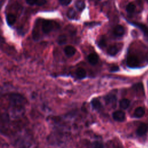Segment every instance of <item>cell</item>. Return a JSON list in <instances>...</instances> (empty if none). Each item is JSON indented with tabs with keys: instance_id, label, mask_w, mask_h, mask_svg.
<instances>
[{
	"instance_id": "cell-1",
	"label": "cell",
	"mask_w": 148,
	"mask_h": 148,
	"mask_svg": "<svg viewBox=\"0 0 148 148\" xmlns=\"http://www.w3.org/2000/svg\"><path fill=\"white\" fill-rule=\"evenodd\" d=\"M139 60L136 56L131 55L128 56L127 58V65L129 68H136L139 65Z\"/></svg>"
},
{
	"instance_id": "cell-2",
	"label": "cell",
	"mask_w": 148,
	"mask_h": 148,
	"mask_svg": "<svg viewBox=\"0 0 148 148\" xmlns=\"http://www.w3.org/2000/svg\"><path fill=\"white\" fill-rule=\"evenodd\" d=\"M53 28V25L51 21L49 20H45L42 23V29L44 33L47 34L50 32Z\"/></svg>"
},
{
	"instance_id": "cell-3",
	"label": "cell",
	"mask_w": 148,
	"mask_h": 148,
	"mask_svg": "<svg viewBox=\"0 0 148 148\" xmlns=\"http://www.w3.org/2000/svg\"><path fill=\"white\" fill-rule=\"evenodd\" d=\"M113 118L114 120L117 121H123L125 120V113L121 110L115 111L113 113Z\"/></svg>"
},
{
	"instance_id": "cell-4",
	"label": "cell",
	"mask_w": 148,
	"mask_h": 148,
	"mask_svg": "<svg viewBox=\"0 0 148 148\" xmlns=\"http://www.w3.org/2000/svg\"><path fill=\"white\" fill-rule=\"evenodd\" d=\"M105 100L107 105L112 107L116 106V97L114 95H108L105 97Z\"/></svg>"
},
{
	"instance_id": "cell-5",
	"label": "cell",
	"mask_w": 148,
	"mask_h": 148,
	"mask_svg": "<svg viewBox=\"0 0 148 148\" xmlns=\"http://www.w3.org/2000/svg\"><path fill=\"white\" fill-rule=\"evenodd\" d=\"M147 130H148L147 125L145 124L142 123L140 124V125L138 127L136 130V134L139 136H143L146 133V132L147 131Z\"/></svg>"
},
{
	"instance_id": "cell-6",
	"label": "cell",
	"mask_w": 148,
	"mask_h": 148,
	"mask_svg": "<svg viewBox=\"0 0 148 148\" xmlns=\"http://www.w3.org/2000/svg\"><path fill=\"white\" fill-rule=\"evenodd\" d=\"M124 32H125L124 28L121 25H117L114 28L113 33L114 35L117 36H122L124 35Z\"/></svg>"
},
{
	"instance_id": "cell-7",
	"label": "cell",
	"mask_w": 148,
	"mask_h": 148,
	"mask_svg": "<svg viewBox=\"0 0 148 148\" xmlns=\"http://www.w3.org/2000/svg\"><path fill=\"white\" fill-rule=\"evenodd\" d=\"M64 53L67 57H71L75 54L76 49L72 46H67L64 48Z\"/></svg>"
},
{
	"instance_id": "cell-8",
	"label": "cell",
	"mask_w": 148,
	"mask_h": 148,
	"mask_svg": "<svg viewBox=\"0 0 148 148\" xmlns=\"http://www.w3.org/2000/svg\"><path fill=\"white\" fill-rule=\"evenodd\" d=\"M87 59L90 64L95 65L98 61V56L95 53H91L88 56Z\"/></svg>"
},
{
	"instance_id": "cell-9",
	"label": "cell",
	"mask_w": 148,
	"mask_h": 148,
	"mask_svg": "<svg viewBox=\"0 0 148 148\" xmlns=\"http://www.w3.org/2000/svg\"><path fill=\"white\" fill-rule=\"evenodd\" d=\"M145 109L141 106H139L135 110L134 113V116L135 117L140 118L145 114Z\"/></svg>"
},
{
	"instance_id": "cell-10",
	"label": "cell",
	"mask_w": 148,
	"mask_h": 148,
	"mask_svg": "<svg viewBox=\"0 0 148 148\" xmlns=\"http://www.w3.org/2000/svg\"><path fill=\"white\" fill-rule=\"evenodd\" d=\"M6 20V22L9 25H12L15 23V22L16 21V17L13 14L10 13V14H7Z\"/></svg>"
},
{
	"instance_id": "cell-11",
	"label": "cell",
	"mask_w": 148,
	"mask_h": 148,
	"mask_svg": "<svg viewBox=\"0 0 148 148\" xmlns=\"http://www.w3.org/2000/svg\"><path fill=\"white\" fill-rule=\"evenodd\" d=\"M134 25H135L136 27H138L139 29L142 30V31L144 33V34L148 36V27L144 24L138 23H133Z\"/></svg>"
},
{
	"instance_id": "cell-12",
	"label": "cell",
	"mask_w": 148,
	"mask_h": 148,
	"mask_svg": "<svg viewBox=\"0 0 148 148\" xmlns=\"http://www.w3.org/2000/svg\"><path fill=\"white\" fill-rule=\"evenodd\" d=\"M130 100L128 99H126V98L121 99L119 102L120 107L123 109H125L128 108L130 106Z\"/></svg>"
},
{
	"instance_id": "cell-13",
	"label": "cell",
	"mask_w": 148,
	"mask_h": 148,
	"mask_svg": "<svg viewBox=\"0 0 148 148\" xmlns=\"http://www.w3.org/2000/svg\"><path fill=\"white\" fill-rule=\"evenodd\" d=\"M76 74L79 79H83L86 76V71L83 68H79L76 70Z\"/></svg>"
},
{
	"instance_id": "cell-14",
	"label": "cell",
	"mask_w": 148,
	"mask_h": 148,
	"mask_svg": "<svg viewBox=\"0 0 148 148\" xmlns=\"http://www.w3.org/2000/svg\"><path fill=\"white\" fill-rule=\"evenodd\" d=\"M91 105L92 106V107L97 110L100 109L102 108V105L101 103L100 102V101L98 99H93L91 101Z\"/></svg>"
},
{
	"instance_id": "cell-15",
	"label": "cell",
	"mask_w": 148,
	"mask_h": 148,
	"mask_svg": "<svg viewBox=\"0 0 148 148\" xmlns=\"http://www.w3.org/2000/svg\"><path fill=\"white\" fill-rule=\"evenodd\" d=\"M76 9L79 11H82L85 8V3L82 0H77L75 2Z\"/></svg>"
},
{
	"instance_id": "cell-16",
	"label": "cell",
	"mask_w": 148,
	"mask_h": 148,
	"mask_svg": "<svg viewBox=\"0 0 148 148\" xmlns=\"http://www.w3.org/2000/svg\"><path fill=\"white\" fill-rule=\"evenodd\" d=\"M117 51H118L117 47L116 46H113V45L110 46L108 50V54L112 56H115L117 53Z\"/></svg>"
},
{
	"instance_id": "cell-17",
	"label": "cell",
	"mask_w": 148,
	"mask_h": 148,
	"mask_svg": "<svg viewBox=\"0 0 148 148\" xmlns=\"http://www.w3.org/2000/svg\"><path fill=\"white\" fill-rule=\"evenodd\" d=\"M135 9V6L132 3H129L126 6V10L129 13H132Z\"/></svg>"
},
{
	"instance_id": "cell-18",
	"label": "cell",
	"mask_w": 148,
	"mask_h": 148,
	"mask_svg": "<svg viewBox=\"0 0 148 148\" xmlns=\"http://www.w3.org/2000/svg\"><path fill=\"white\" fill-rule=\"evenodd\" d=\"M66 42V36L65 35H61L58 38V43L60 45H63Z\"/></svg>"
},
{
	"instance_id": "cell-19",
	"label": "cell",
	"mask_w": 148,
	"mask_h": 148,
	"mask_svg": "<svg viewBox=\"0 0 148 148\" xmlns=\"http://www.w3.org/2000/svg\"><path fill=\"white\" fill-rule=\"evenodd\" d=\"M67 16L71 19L75 17V11L73 9H69L67 12Z\"/></svg>"
},
{
	"instance_id": "cell-20",
	"label": "cell",
	"mask_w": 148,
	"mask_h": 148,
	"mask_svg": "<svg viewBox=\"0 0 148 148\" xmlns=\"http://www.w3.org/2000/svg\"><path fill=\"white\" fill-rule=\"evenodd\" d=\"M92 148H103V145L99 142H95L92 145Z\"/></svg>"
},
{
	"instance_id": "cell-21",
	"label": "cell",
	"mask_w": 148,
	"mask_h": 148,
	"mask_svg": "<svg viewBox=\"0 0 148 148\" xmlns=\"http://www.w3.org/2000/svg\"><path fill=\"white\" fill-rule=\"evenodd\" d=\"M99 46L101 47H103L106 46V39H105V38H102L100 39L99 41Z\"/></svg>"
},
{
	"instance_id": "cell-22",
	"label": "cell",
	"mask_w": 148,
	"mask_h": 148,
	"mask_svg": "<svg viewBox=\"0 0 148 148\" xmlns=\"http://www.w3.org/2000/svg\"><path fill=\"white\" fill-rule=\"evenodd\" d=\"M60 3L62 6H67L71 2V0H59Z\"/></svg>"
},
{
	"instance_id": "cell-23",
	"label": "cell",
	"mask_w": 148,
	"mask_h": 148,
	"mask_svg": "<svg viewBox=\"0 0 148 148\" xmlns=\"http://www.w3.org/2000/svg\"><path fill=\"white\" fill-rule=\"evenodd\" d=\"M46 2V0H36L35 5H37L38 6H42L44 4H45Z\"/></svg>"
},
{
	"instance_id": "cell-24",
	"label": "cell",
	"mask_w": 148,
	"mask_h": 148,
	"mask_svg": "<svg viewBox=\"0 0 148 148\" xmlns=\"http://www.w3.org/2000/svg\"><path fill=\"white\" fill-rule=\"evenodd\" d=\"M26 2L28 4L30 5H35L36 0H26Z\"/></svg>"
},
{
	"instance_id": "cell-25",
	"label": "cell",
	"mask_w": 148,
	"mask_h": 148,
	"mask_svg": "<svg viewBox=\"0 0 148 148\" xmlns=\"http://www.w3.org/2000/svg\"><path fill=\"white\" fill-rule=\"evenodd\" d=\"M119 69V66H112L111 68L110 71L111 72H116V71H117Z\"/></svg>"
},
{
	"instance_id": "cell-26",
	"label": "cell",
	"mask_w": 148,
	"mask_h": 148,
	"mask_svg": "<svg viewBox=\"0 0 148 148\" xmlns=\"http://www.w3.org/2000/svg\"><path fill=\"white\" fill-rule=\"evenodd\" d=\"M146 1H147V2H148V0H146Z\"/></svg>"
}]
</instances>
